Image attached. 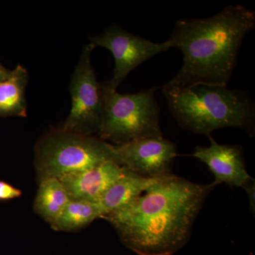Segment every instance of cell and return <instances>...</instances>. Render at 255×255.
<instances>
[{"label":"cell","instance_id":"1","mask_svg":"<svg viewBox=\"0 0 255 255\" xmlns=\"http://www.w3.org/2000/svg\"><path fill=\"white\" fill-rule=\"evenodd\" d=\"M172 174L128 205L104 216L137 255H174L187 244L198 214L214 190Z\"/></svg>","mask_w":255,"mask_h":255},{"label":"cell","instance_id":"2","mask_svg":"<svg viewBox=\"0 0 255 255\" xmlns=\"http://www.w3.org/2000/svg\"><path fill=\"white\" fill-rule=\"evenodd\" d=\"M255 28V11L240 4L228 5L209 17L177 20L167 40L182 51L183 64L164 86H228L243 40Z\"/></svg>","mask_w":255,"mask_h":255},{"label":"cell","instance_id":"3","mask_svg":"<svg viewBox=\"0 0 255 255\" xmlns=\"http://www.w3.org/2000/svg\"><path fill=\"white\" fill-rule=\"evenodd\" d=\"M172 117L184 130L209 137L218 129L236 128L255 134V104L249 92L218 85L162 87Z\"/></svg>","mask_w":255,"mask_h":255},{"label":"cell","instance_id":"4","mask_svg":"<svg viewBox=\"0 0 255 255\" xmlns=\"http://www.w3.org/2000/svg\"><path fill=\"white\" fill-rule=\"evenodd\" d=\"M101 87L103 113L98 137L117 145L147 137H163L159 124L160 110L155 97L158 87L127 94L119 93L106 82Z\"/></svg>","mask_w":255,"mask_h":255},{"label":"cell","instance_id":"5","mask_svg":"<svg viewBox=\"0 0 255 255\" xmlns=\"http://www.w3.org/2000/svg\"><path fill=\"white\" fill-rule=\"evenodd\" d=\"M112 159H115V157L110 142L94 135L63 128L45 134L35 149V162L40 180L50 177L59 179Z\"/></svg>","mask_w":255,"mask_h":255},{"label":"cell","instance_id":"6","mask_svg":"<svg viewBox=\"0 0 255 255\" xmlns=\"http://www.w3.org/2000/svg\"><path fill=\"white\" fill-rule=\"evenodd\" d=\"M95 48L90 43L83 47L69 87L71 109L62 127L88 135L97 134L103 113L102 87L92 63Z\"/></svg>","mask_w":255,"mask_h":255},{"label":"cell","instance_id":"7","mask_svg":"<svg viewBox=\"0 0 255 255\" xmlns=\"http://www.w3.org/2000/svg\"><path fill=\"white\" fill-rule=\"evenodd\" d=\"M90 43L95 48L103 47L113 55V76L106 82L115 90L139 65L172 48L168 40L156 43L130 33L117 24L108 26L100 34L90 37Z\"/></svg>","mask_w":255,"mask_h":255},{"label":"cell","instance_id":"8","mask_svg":"<svg viewBox=\"0 0 255 255\" xmlns=\"http://www.w3.org/2000/svg\"><path fill=\"white\" fill-rule=\"evenodd\" d=\"M112 150L116 160L124 168L142 177L154 179L172 174L177 157L175 144L163 137L112 145Z\"/></svg>","mask_w":255,"mask_h":255},{"label":"cell","instance_id":"9","mask_svg":"<svg viewBox=\"0 0 255 255\" xmlns=\"http://www.w3.org/2000/svg\"><path fill=\"white\" fill-rule=\"evenodd\" d=\"M209 147L197 146L191 154L206 164L214 174L215 186L227 184L231 187H248L253 178L248 174L241 145L218 143L212 135Z\"/></svg>","mask_w":255,"mask_h":255},{"label":"cell","instance_id":"10","mask_svg":"<svg viewBox=\"0 0 255 255\" xmlns=\"http://www.w3.org/2000/svg\"><path fill=\"white\" fill-rule=\"evenodd\" d=\"M125 170L126 168L115 159H112L58 179L63 184L70 199L99 202Z\"/></svg>","mask_w":255,"mask_h":255},{"label":"cell","instance_id":"11","mask_svg":"<svg viewBox=\"0 0 255 255\" xmlns=\"http://www.w3.org/2000/svg\"><path fill=\"white\" fill-rule=\"evenodd\" d=\"M161 179L142 177L126 169L99 201L103 217L128 205Z\"/></svg>","mask_w":255,"mask_h":255},{"label":"cell","instance_id":"12","mask_svg":"<svg viewBox=\"0 0 255 255\" xmlns=\"http://www.w3.org/2000/svg\"><path fill=\"white\" fill-rule=\"evenodd\" d=\"M28 81L27 70L17 65L7 78L0 82V117H26Z\"/></svg>","mask_w":255,"mask_h":255},{"label":"cell","instance_id":"13","mask_svg":"<svg viewBox=\"0 0 255 255\" xmlns=\"http://www.w3.org/2000/svg\"><path fill=\"white\" fill-rule=\"evenodd\" d=\"M70 200L66 189L59 179L46 178L40 180L35 199L34 210L37 214L51 225L59 218Z\"/></svg>","mask_w":255,"mask_h":255},{"label":"cell","instance_id":"14","mask_svg":"<svg viewBox=\"0 0 255 255\" xmlns=\"http://www.w3.org/2000/svg\"><path fill=\"white\" fill-rule=\"evenodd\" d=\"M102 217L103 213L98 202L71 199L51 226L55 231H77Z\"/></svg>","mask_w":255,"mask_h":255},{"label":"cell","instance_id":"15","mask_svg":"<svg viewBox=\"0 0 255 255\" xmlns=\"http://www.w3.org/2000/svg\"><path fill=\"white\" fill-rule=\"evenodd\" d=\"M22 195V191L9 183L0 180V201L17 199Z\"/></svg>","mask_w":255,"mask_h":255},{"label":"cell","instance_id":"16","mask_svg":"<svg viewBox=\"0 0 255 255\" xmlns=\"http://www.w3.org/2000/svg\"><path fill=\"white\" fill-rule=\"evenodd\" d=\"M10 71L11 70H7L4 68V66L0 64V82L5 80L8 76H9Z\"/></svg>","mask_w":255,"mask_h":255}]
</instances>
